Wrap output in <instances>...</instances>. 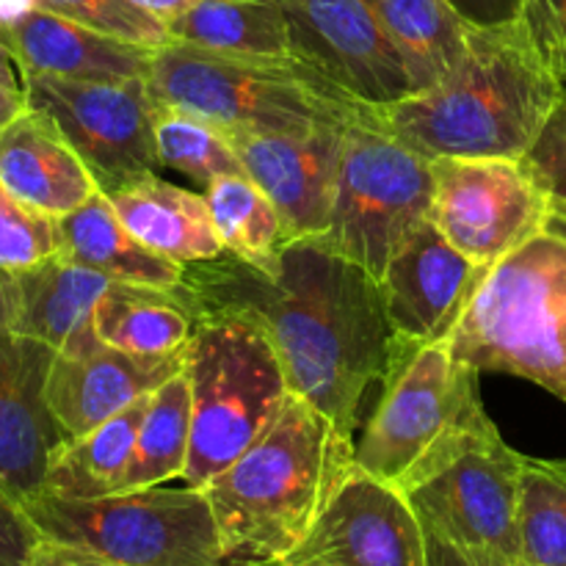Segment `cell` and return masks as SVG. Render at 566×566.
Here are the masks:
<instances>
[{"label":"cell","mask_w":566,"mask_h":566,"mask_svg":"<svg viewBox=\"0 0 566 566\" xmlns=\"http://www.w3.org/2000/svg\"><path fill=\"white\" fill-rule=\"evenodd\" d=\"M33 6L142 48H160L171 39L158 17L130 0H33Z\"/></svg>","instance_id":"33"},{"label":"cell","mask_w":566,"mask_h":566,"mask_svg":"<svg viewBox=\"0 0 566 566\" xmlns=\"http://www.w3.org/2000/svg\"><path fill=\"white\" fill-rule=\"evenodd\" d=\"M352 468L354 437L291 392L274 423L202 486L232 564L296 551Z\"/></svg>","instance_id":"3"},{"label":"cell","mask_w":566,"mask_h":566,"mask_svg":"<svg viewBox=\"0 0 566 566\" xmlns=\"http://www.w3.org/2000/svg\"><path fill=\"white\" fill-rule=\"evenodd\" d=\"M44 539L86 547L127 566H235L213 506L197 486H147L72 501L39 492L25 503Z\"/></svg>","instance_id":"8"},{"label":"cell","mask_w":566,"mask_h":566,"mask_svg":"<svg viewBox=\"0 0 566 566\" xmlns=\"http://www.w3.org/2000/svg\"><path fill=\"white\" fill-rule=\"evenodd\" d=\"M20 280V321L14 332L70 352L97 337L94 313L119 282L64 258H50L17 274Z\"/></svg>","instance_id":"22"},{"label":"cell","mask_w":566,"mask_h":566,"mask_svg":"<svg viewBox=\"0 0 566 566\" xmlns=\"http://www.w3.org/2000/svg\"><path fill=\"white\" fill-rule=\"evenodd\" d=\"M28 108L25 81H22L20 66L14 64L6 44L0 42V127L9 125L11 119Z\"/></svg>","instance_id":"38"},{"label":"cell","mask_w":566,"mask_h":566,"mask_svg":"<svg viewBox=\"0 0 566 566\" xmlns=\"http://www.w3.org/2000/svg\"><path fill=\"white\" fill-rule=\"evenodd\" d=\"M291 566H429V539L409 497L352 468Z\"/></svg>","instance_id":"14"},{"label":"cell","mask_w":566,"mask_h":566,"mask_svg":"<svg viewBox=\"0 0 566 566\" xmlns=\"http://www.w3.org/2000/svg\"><path fill=\"white\" fill-rule=\"evenodd\" d=\"M523 464V453L506 446L492 423L403 495L418 512L426 534L464 551L520 562Z\"/></svg>","instance_id":"10"},{"label":"cell","mask_w":566,"mask_h":566,"mask_svg":"<svg viewBox=\"0 0 566 566\" xmlns=\"http://www.w3.org/2000/svg\"><path fill=\"white\" fill-rule=\"evenodd\" d=\"M182 374L193 401L191 457L182 481L202 490L274 423L291 387L269 337L230 313H193Z\"/></svg>","instance_id":"6"},{"label":"cell","mask_w":566,"mask_h":566,"mask_svg":"<svg viewBox=\"0 0 566 566\" xmlns=\"http://www.w3.org/2000/svg\"><path fill=\"white\" fill-rule=\"evenodd\" d=\"M523 566H531V564H525V562H523Z\"/></svg>","instance_id":"46"},{"label":"cell","mask_w":566,"mask_h":566,"mask_svg":"<svg viewBox=\"0 0 566 566\" xmlns=\"http://www.w3.org/2000/svg\"><path fill=\"white\" fill-rule=\"evenodd\" d=\"M20 321V280L0 269V329H14Z\"/></svg>","instance_id":"41"},{"label":"cell","mask_w":566,"mask_h":566,"mask_svg":"<svg viewBox=\"0 0 566 566\" xmlns=\"http://www.w3.org/2000/svg\"><path fill=\"white\" fill-rule=\"evenodd\" d=\"M42 534L33 525L25 503L0 481V566H28Z\"/></svg>","instance_id":"36"},{"label":"cell","mask_w":566,"mask_h":566,"mask_svg":"<svg viewBox=\"0 0 566 566\" xmlns=\"http://www.w3.org/2000/svg\"><path fill=\"white\" fill-rule=\"evenodd\" d=\"M525 164L531 166L536 180L551 191L556 210H566V86L539 142L525 155Z\"/></svg>","instance_id":"34"},{"label":"cell","mask_w":566,"mask_h":566,"mask_svg":"<svg viewBox=\"0 0 566 566\" xmlns=\"http://www.w3.org/2000/svg\"><path fill=\"white\" fill-rule=\"evenodd\" d=\"M0 186L55 219L72 213L99 191L59 125L31 105L0 127Z\"/></svg>","instance_id":"20"},{"label":"cell","mask_w":566,"mask_h":566,"mask_svg":"<svg viewBox=\"0 0 566 566\" xmlns=\"http://www.w3.org/2000/svg\"><path fill=\"white\" fill-rule=\"evenodd\" d=\"M492 426L479 370L451 352V340L403 352L385 379L368 429L354 440V468L407 492Z\"/></svg>","instance_id":"7"},{"label":"cell","mask_w":566,"mask_h":566,"mask_svg":"<svg viewBox=\"0 0 566 566\" xmlns=\"http://www.w3.org/2000/svg\"><path fill=\"white\" fill-rule=\"evenodd\" d=\"M22 81L28 105L59 125L103 193L160 169L147 77L97 83L22 75Z\"/></svg>","instance_id":"12"},{"label":"cell","mask_w":566,"mask_h":566,"mask_svg":"<svg viewBox=\"0 0 566 566\" xmlns=\"http://www.w3.org/2000/svg\"><path fill=\"white\" fill-rule=\"evenodd\" d=\"M130 3H136L138 9H144V11H149L153 17H158V20L169 28L171 22L182 14V11L191 9L193 0H130Z\"/></svg>","instance_id":"42"},{"label":"cell","mask_w":566,"mask_h":566,"mask_svg":"<svg viewBox=\"0 0 566 566\" xmlns=\"http://www.w3.org/2000/svg\"><path fill=\"white\" fill-rule=\"evenodd\" d=\"M28 6H31V0H0V20L20 14V11L28 9Z\"/></svg>","instance_id":"43"},{"label":"cell","mask_w":566,"mask_h":566,"mask_svg":"<svg viewBox=\"0 0 566 566\" xmlns=\"http://www.w3.org/2000/svg\"><path fill=\"white\" fill-rule=\"evenodd\" d=\"M346 127H321L302 136H285V133L230 136L247 175L269 193L285 219L291 241L321 238L329 230Z\"/></svg>","instance_id":"17"},{"label":"cell","mask_w":566,"mask_h":566,"mask_svg":"<svg viewBox=\"0 0 566 566\" xmlns=\"http://www.w3.org/2000/svg\"><path fill=\"white\" fill-rule=\"evenodd\" d=\"M105 197L122 224L164 258L188 265L224 252L202 191H188L153 171Z\"/></svg>","instance_id":"21"},{"label":"cell","mask_w":566,"mask_h":566,"mask_svg":"<svg viewBox=\"0 0 566 566\" xmlns=\"http://www.w3.org/2000/svg\"><path fill=\"white\" fill-rule=\"evenodd\" d=\"M155 147L160 166L180 171L199 191L227 175H247L232 138L205 116L155 97Z\"/></svg>","instance_id":"30"},{"label":"cell","mask_w":566,"mask_h":566,"mask_svg":"<svg viewBox=\"0 0 566 566\" xmlns=\"http://www.w3.org/2000/svg\"><path fill=\"white\" fill-rule=\"evenodd\" d=\"M374 6L412 75L415 94L451 75L468 53L475 25L451 0H374Z\"/></svg>","instance_id":"26"},{"label":"cell","mask_w":566,"mask_h":566,"mask_svg":"<svg viewBox=\"0 0 566 566\" xmlns=\"http://www.w3.org/2000/svg\"><path fill=\"white\" fill-rule=\"evenodd\" d=\"M520 547L525 564L566 566V459L525 457Z\"/></svg>","instance_id":"31"},{"label":"cell","mask_w":566,"mask_h":566,"mask_svg":"<svg viewBox=\"0 0 566 566\" xmlns=\"http://www.w3.org/2000/svg\"><path fill=\"white\" fill-rule=\"evenodd\" d=\"M55 348L0 329V481L28 503L44 490L50 459L66 431L48 407Z\"/></svg>","instance_id":"16"},{"label":"cell","mask_w":566,"mask_h":566,"mask_svg":"<svg viewBox=\"0 0 566 566\" xmlns=\"http://www.w3.org/2000/svg\"><path fill=\"white\" fill-rule=\"evenodd\" d=\"M180 370L182 352L171 357H136L97 335L70 352H55L44 392L66 437H81L158 390Z\"/></svg>","instance_id":"18"},{"label":"cell","mask_w":566,"mask_h":566,"mask_svg":"<svg viewBox=\"0 0 566 566\" xmlns=\"http://www.w3.org/2000/svg\"><path fill=\"white\" fill-rule=\"evenodd\" d=\"M0 42L22 75L97 83L147 77L155 53V48L105 36L39 6H31L11 20H0Z\"/></svg>","instance_id":"19"},{"label":"cell","mask_w":566,"mask_h":566,"mask_svg":"<svg viewBox=\"0 0 566 566\" xmlns=\"http://www.w3.org/2000/svg\"><path fill=\"white\" fill-rule=\"evenodd\" d=\"M175 42L230 55H291L287 20L280 0H193L169 25Z\"/></svg>","instance_id":"27"},{"label":"cell","mask_w":566,"mask_h":566,"mask_svg":"<svg viewBox=\"0 0 566 566\" xmlns=\"http://www.w3.org/2000/svg\"><path fill=\"white\" fill-rule=\"evenodd\" d=\"M520 20L566 86V0H523Z\"/></svg>","instance_id":"35"},{"label":"cell","mask_w":566,"mask_h":566,"mask_svg":"<svg viewBox=\"0 0 566 566\" xmlns=\"http://www.w3.org/2000/svg\"><path fill=\"white\" fill-rule=\"evenodd\" d=\"M180 293L191 315L252 321L274 346L291 392L354 440L368 387L412 352L392 332L379 280L321 238L287 243L274 274L224 249L219 258L188 263Z\"/></svg>","instance_id":"1"},{"label":"cell","mask_w":566,"mask_h":566,"mask_svg":"<svg viewBox=\"0 0 566 566\" xmlns=\"http://www.w3.org/2000/svg\"><path fill=\"white\" fill-rule=\"evenodd\" d=\"M556 213H562V216H566V210H556Z\"/></svg>","instance_id":"45"},{"label":"cell","mask_w":566,"mask_h":566,"mask_svg":"<svg viewBox=\"0 0 566 566\" xmlns=\"http://www.w3.org/2000/svg\"><path fill=\"white\" fill-rule=\"evenodd\" d=\"M291 55L368 108L412 97L415 83L374 0H280Z\"/></svg>","instance_id":"13"},{"label":"cell","mask_w":566,"mask_h":566,"mask_svg":"<svg viewBox=\"0 0 566 566\" xmlns=\"http://www.w3.org/2000/svg\"><path fill=\"white\" fill-rule=\"evenodd\" d=\"M235 566H291V564H287L285 558H271V562H243Z\"/></svg>","instance_id":"44"},{"label":"cell","mask_w":566,"mask_h":566,"mask_svg":"<svg viewBox=\"0 0 566 566\" xmlns=\"http://www.w3.org/2000/svg\"><path fill=\"white\" fill-rule=\"evenodd\" d=\"M147 86L160 103L205 116L227 136H302L321 127H346L370 111L293 55L213 53L175 39L155 48Z\"/></svg>","instance_id":"4"},{"label":"cell","mask_w":566,"mask_h":566,"mask_svg":"<svg viewBox=\"0 0 566 566\" xmlns=\"http://www.w3.org/2000/svg\"><path fill=\"white\" fill-rule=\"evenodd\" d=\"M191 385L180 370L149 396L122 492L147 490L171 479H182L191 457Z\"/></svg>","instance_id":"29"},{"label":"cell","mask_w":566,"mask_h":566,"mask_svg":"<svg viewBox=\"0 0 566 566\" xmlns=\"http://www.w3.org/2000/svg\"><path fill=\"white\" fill-rule=\"evenodd\" d=\"M453 9L475 28H495L520 20L523 0H451Z\"/></svg>","instance_id":"39"},{"label":"cell","mask_w":566,"mask_h":566,"mask_svg":"<svg viewBox=\"0 0 566 566\" xmlns=\"http://www.w3.org/2000/svg\"><path fill=\"white\" fill-rule=\"evenodd\" d=\"M61 252L59 258L86 265L116 282L127 285L180 291L186 265L164 258L155 249L144 247L116 216L114 205L103 191L88 202L59 219Z\"/></svg>","instance_id":"23"},{"label":"cell","mask_w":566,"mask_h":566,"mask_svg":"<svg viewBox=\"0 0 566 566\" xmlns=\"http://www.w3.org/2000/svg\"><path fill=\"white\" fill-rule=\"evenodd\" d=\"M28 566H127L114 562V558H105L99 553L86 551V547L66 545V542L55 539H39V545L33 547Z\"/></svg>","instance_id":"37"},{"label":"cell","mask_w":566,"mask_h":566,"mask_svg":"<svg viewBox=\"0 0 566 566\" xmlns=\"http://www.w3.org/2000/svg\"><path fill=\"white\" fill-rule=\"evenodd\" d=\"M479 374H509L566 403V216L490 269L451 335Z\"/></svg>","instance_id":"5"},{"label":"cell","mask_w":566,"mask_h":566,"mask_svg":"<svg viewBox=\"0 0 566 566\" xmlns=\"http://www.w3.org/2000/svg\"><path fill=\"white\" fill-rule=\"evenodd\" d=\"M155 392V390H153ZM153 392L138 398L119 415L81 437H66L50 459L44 490L48 495L92 501L122 492L136 448L138 426Z\"/></svg>","instance_id":"24"},{"label":"cell","mask_w":566,"mask_h":566,"mask_svg":"<svg viewBox=\"0 0 566 566\" xmlns=\"http://www.w3.org/2000/svg\"><path fill=\"white\" fill-rule=\"evenodd\" d=\"M426 539H429V566H523V558L514 562V558L490 556V553L464 551L434 534H426Z\"/></svg>","instance_id":"40"},{"label":"cell","mask_w":566,"mask_h":566,"mask_svg":"<svg viewBox=\"0 0 566 566\" xmlns=\"http://www.w3.org/2000/svg\"><path fill=\"white\" fill-rule=\"evenodd\" d=\"M202 193L227 252L274 274L282 249L291 243V232L269 193L249 175L219 177Z\"/></svg>","instance_id":"28"},{"label":"cell","mask_w":566,"mask_h":566,"mask_svg":"<svg viewBox=\"0 0 566 566\" xmlns=\"http://www.w3.org/2000/svg\"><path fill=\"white\" fill-rule=\"evenodd\" d=\"M59 252V219L31 208L0 186V269L22 274Z\"/></svg>","instance_id":"32"},{"label":"cell","mask_w":566,"mask_h":566,"mask_svg":"<svg viewBox=\"0 0 566 566\" xmlns=\"http://www.w3.org/2000/svg\"><path fill=\"white\" fill-rule=\"evenodd\" d=\"M99 340L136 357H171L186 348L193 315L180 291L119 282L94 313Z\"/></svg>","instance_id":"25"},{"label":"cell","mask_w":566,"mask_h":566,"mask_svg":"<svg viewBox=\"0 0 566 566\" xmlns=\"http://www.w3.org/2000/svg\"><path fill=\"white\" fill-rule=\"evenodd\" d=\"M431 171V224L473 263L492 269L556 216L551 191L525 158H437Z\"/></svg>","instance_id":"11"},{"label":"cell","mask_w":566,"mask_h":566,"mask_svg":"<svg viewBox=\"0 0 566 566\" xmlns=\"http://www.w3.org/2000/svg\"><path fill=\"white\" fill-rule=\"evenodd\" d=\"M431 160L376 125L352 122L343 136L329 230L321 241L381 280L392 254L429 221Z\"/></svg>","instance_id":"9"},{"label":"cell","mask_w":566,"mask_h":566,"mask_svg":"<svg viewBox=\"0 0 566 566\" xmlns=\"http://www.w3.org/2000/svg\"><path fill=\"white\" fill-rule=\"evenodd\" d=\"M490 265L473 263L442 238L431 219L398 249L379 287L387 318L403 348L451 340Z\"/></svg>","instance_id":"15"},{"label":"cell","mask_w":566,"mask_h":566,"mask_svg":"<svg viewBox=\"0 0 566 566\" xmlns=\"http://www.w3.org/2000/svg\"><path fill=\"white\" fill-rule=\"evenodd\" d=\"M564 81L523 20L473 28L451 75L401 103L370 108L376 125L423 158L523 160L539 142Z\"/></svg>","instance_id":"2"}]
</instances>
